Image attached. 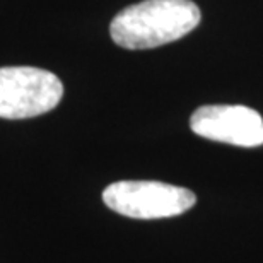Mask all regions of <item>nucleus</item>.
Listing matches in <instances>:
<instances>
[{
  "label": "nucleus",
  "mask_w": 263,
  "mask_h": 263,
  "mask_svg": "<svg viewBox=\"0 0 263 263\" xmlns=\"http://www.w3.org/2000/svg\"><path fill=\"white\" fill-rule=\"evenodd\" d=\"M64 96L55 73L36 67L0 68V118L23 120L51 111Z\"/></svg>",
  "instance_id": "nucleus-3"
},
{
  "label": "nucleus",
  "mask_w": 263,
  "mask_h": 263,
  "mask_svg": "<svg viewBox=\"0 0 263 263\" xmlns=\"http://www.w3.org/2000/svg\"><path fill=\"white\" fill-rule=\"evenodd\" d=\"M202 14L192 0H144L115 15L113 41L127 50H149L183 38L200 24Z\"/></svg>",
  "instance_id": "nucleus-1"
},
{
  "label": "nucleus",
  "mask_w": 263,
  "mask_h": 263,
  "mask_svg": "<svg viewBox=\"0 0 263 263\" xmlns=\"http://www.w3.org/2000/svg\"><path fill=\"white\" fill-rule=\"evenodd\" d=\"M103 202L125 217L147 220L185 214L197 203V195L162 181H117L104 188Z\"/></svg>",
  "instance_id": "nucleus-2"
},
{
  "label": "nucleus",
  "mask_w": 263,
  "mask_h": 263,
  "mask_svg": "<svg viewBox=\"0 0 263 263\" xmlns=\"http://www.w3.org/2000/svg\"><path fill=\"white\" fill-rule=\"evenodd\" d=\"M190 128L203 139L238 147L263 145V118L241 104H207L195 109Z\"/></svg>",
  "instance_id": "nucleus-4"
}]
</instances>
